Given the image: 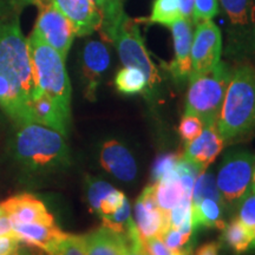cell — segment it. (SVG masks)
Returning <instances> with one entry per match:
<instances>
[{"label": "cell", "instance_id": "1", "mask_svg": "<svg viewBox=\"0 0 255 255\" xmlns=\"http://www.w3.org/2000/svg\"><path fill=\"white\" fill-rule=\"evenodd\" d=\"M34 89L27 38L19 21L0 23V108L17 126L32 123Z\"/></svg>", "mask_w": 255, "mask_h": 255}, {"label": "cell", "instance_id": "2", "mask_svg": "<svg viewBox=\"0 0 255 255\" xmlns=\"http://www.w3.org/2000/svg\"><path fill=\"white\" fill-rule=\"evenodd\" d=\"M64 137L60 132L41 124H21L14 136V157L31 171L65 167L70 163V154Z\"/></svg>", "mask_w": 255, "mask_h": 255}, {"label": "cell", "instance_id": "3", "mask_svg": "<svg viewBox=\"0 0 255 255\" xmlns=\"http://www.w3.org/2000/svg\"><path fill=\"white\" fill-rule=\"evenodd\" d=\"M216 128L223 141L255 128V68L251 64H241L232 71Z\"/></svg>", "mask_w": 255, "mask_h": 255}, {"label": "cell", "instance_id": "4", "mask_svg": "<svg viewBox=\"0 0 255 255\" xmlns=\"http://www.w3.org/2000/svg\"><path fill=\"white\" fill-rule=\"evenodd\" d=\"M34 91L50 97L66 116L71 114V84L65 69V59L46 44L34 31L27 38Z\"/></svg>", "mask_w": 255, "mask_h": 255}, {"label": "cell", "instance_id": "5", "mask_svg": "<svg viewBox=\"0 0 255 255\" xmlns=\"http://www.w3.org/2000/svg\"><path fill=\"white\" fill-rule=\"evenodd\" d=\"M233 70L220 62L214 69L189 79L186 114L194 115L206 127H216Z\"/></svg>", "mask_w": 255, "mask_h": 255}, {"label": "cell", "instance_id": "6", "mask_svg": "<svg viewBox=\"0 0 255 255\" xmlns=\"http://www.w3.org/2000/svg\"><path fill=\"white\" fill-rule=\"evenodd\" d=\"M109 41L115 44L120 59L124 66H133L144 72L148 88L146 91L152 92L161 82L158 70L151 62L144 40L137 26L136 20L126 14L121 23L117 25L109 38Z\"/></svg>", "mask_w": 255, "mask_h": 255}, {"label": "cell", "instance_id": "7", "mask_svg": "<svg viewBox=\"0 0 255 255\" xmlns=\"http://www.w3.org/2000/svg\"><path fill=\"white\" fill-rule=\"evenodd\" d=\"M255 156L248 151H237L226 156L219 170L218 184L222 202L235 206L252 190Z\"/></svg>", "mask_w": 255, "mask_h": 255}, {"label": "cell", "instance_id": "8", "mask_svg": "<svg viewBox=\"0 0 255 255\" xmlns=\"http://www.w3.org/2000/svg\"><path fill=\"white\" fill-rule=\"evenodd\" d=\"M222 49L221 32L213 20L196 25L191 43V72L189 79L209 72L220 63Z\"/></svg>", "mask_w": 255, "mask_h": 255}, {"label": "cell", "instance_id": "9", "mask_svg": "<svg viewBox=\"0 0 255 255\" xmlns=\"http://www.w3.org/2000/svg\"><path fill=\"white\" fill-rule=\"evenodd\" d=\"M33 31L66 59L76 33L71 23L52 2L40 6Z\"/></svg>", "mask_w": 255, "mask_h": 255}, {"label": "cell", "instance_id": "10", "mask_svg": "<svg viewBox=\"0 0 255 255\" xmlns=\"http://www.w3.org/2000/svg\"><path fill=\"white\" fill-rule=\"evenodd\" d=\"M135 225L142 240L161 238L169 228L168 215L162 212L156 200L154 183L145 187L136 201Z\"/></svg>", "mask_w": 255, "mask_h": 255}, {"label": "cell", "instance_id": "11", "mask_svg": "<svg viewBox=\"0 0 255 255\" xmlns=\"http://www.w3.org/2000/svg\"><path fill=\"white\" fill-rule=\"evenodd\" d=\"M71 23L76 36H90L101 30L103 15L95 0H50Z\"/></svg>", "mask_w": 255, "mask_h": 255}, {"label": "cell", "instance_id": "12", "mask_svg": "<svg viewBox=\"0 0 255 255\" xmlns=\"http://www.w3.org/2000/svg\"><path fill=\"white\" fill-rule=\"evenodd\" d=\"M0 210L11 220L12 226L19 223L56 225L55 219L45 205L31 194H19L2 201Z\"/></svg>", "mask_w": 255, "mask_h": 255}, {"label": "cell", "instance_id": "13", "mask_svg": "<svg viewBox=\"0 0 255 255\" xmlns=\"http://www.w3.org/2000/svg\"><path fill=\"white\" fill-rule=\"evenodd\" d=\"M110 64V55L107 46L97 40H91L84 46L82 56L83 77L85 81V96L94 101L103 73Z\"/></svg>", "mask_w": 255, "mask_h": 255}, {"label": "cell", "instance_id": "14", "mask_svg": "<svg viewBox=\"0 0 255 255\" xmlns=\"http://www.w3.org/2000/svg\"><path fill=\"white\" fill-rule=\"evenodd\" d=\"M225 141L216 127H205L197 138L188 143L182 157L205 171L222 151Z\"/></svg>", "mask_w": 255, "mask_h": 255}, {"label": "cell", "instance_id": "15", "mask_svg": "<svg viewBox=\"0 0 255 255\" xmlns=\"http://www.w3.org/2000/svg\"><path fill=\"white\" fill-rule=\"evenodd\" d=\"M227 21L238 38L255 43V0H220Z\"/></svg>", "mask_w": 255, "mask_h": 255}, {"label": "cell", "instance_id": "16", "mask_svg": "<svg viewBox=\"0 0 255 255\" xmlns=\"http://www.w3.org/2000/svg\"><path fill=\"white\" fill-rule=\"evenodd\" d=\"M170 30L175 49V59L171 63L170 70L175 78L184 81L189 78L191 72L190 51L194 36L193 23L182 18L171 25Z\"/></svg>", "mask_w": 255, "mask_h": 255}, {"label": "cell", "instance_id": "17", "mask_svg": "<svg viewBox=\"0 0 255 255\" xmlns=\"http://www.w3.org/2000/svg\"><path fill=\"white\" fill-rule=\"evenodd\" d=\"M101 164L108 173L124 182L136 177L137 167L132 155L117 141L105 142L101 150Z\"/></svg>", "mask_w": 255, "mask_h": 255}, {"label": "cell", "instance_id": "18", "mask_svg": "<svg viewBox=\"0 0 255 255\" xmlns=\"http://www.w3.org/2000/svg\"><path fill=\"white\" fill-rule=\"evenodd\" d=\"M12 233L21 244L36 247L44 253L52 250L65 237L57 225H41V223H19L12 226Z\"/></svg>", "mask_w": 255, "mask_h": 255}, {"label": "cell", "instance_id": "19", "mask_svg": "<svg viewBox=\"0 0 255 255\" xmlns=\"http://www.w3.org/2000/svg\"><path fill=\"white\" fill-rule=\"evenodd\" d=\"M31 120L32 123L49 127L66 136L70 117L63 113L55 102L39 91H34L31 100Z\"/></svg>", "mask_w": 255, "mask_h": 255}, {"label": "cell", "instance_id": "20", "mask_svg": "<svg viewBox=\"0 0 255 255\" xmlns=\"http://www.w3.org/2000/svg\"><path fill=\"white\" fill-rule=\"evenodd\" d=\"M81 240L87 255H127L124 235L104 226L81 235Z\"/></svg>", "mask_w": 255, "mask_h": 255}, {"label": "cell", "instance_id": "21", "mask_svg": "<svg viewBox=\"0 0 255 255\" xmlns=\"http://www.w3.org/2000/svg\"><path fill=\"white\" fill-rule=\"evenodd\" d=\"M155 195L159 208L165 214H169L171 209L180 205L186 199H191L184 189L182 182L178 177L159 180L154 183Z\"/></svg>", "mask_w": 255, "mask_h": 255}, {"label": "cell", "instance_id": "22", "mask_svg": "<svg viewBox=\"0 0 255 255\" xmlns=\"http://www.w3.org/2000/svg\"><path fill=\"white\" fill-rule=\"evenodd\" d=\"M193 205V203H191ZM221 203L213 199H203L193 205V218L196 227L223 229L225 221L222 219Z\"/></svg>", "mask_w": 255, "mask_h": 255}, {"label": "cell", "instance_id": "23", "mask_svg": "<svg viewBox=\"0 0 255 255\" xmlns=\"http://www.w3.org/2000/svg\"><path fill=\"white\" fill-rule=\"evenodd\" d=\"M223 240L235 253L241 254L254 248L252 232L239 219H235L223 227Z\"/></svg>", "mask_w": 255, "mask_h": 255}, {"label": "cell", "instance_id": "24", "mask_svg": "<svg viewBox=\"0 0 255 255\" xmlns=\"http://www.w3.org/2000/svg\"><path fill=\"white\" fill-rule=\"evenodd\" d=\"M115 85L117 90L126 95H135L146 91L148 82L144 72L133 66H124L115 77Z\"/></svg>", "mask_w": 255, "mask_h": 255}, {"label": "cell", "instance_id": "25", "mask_svg": "<svg viewBox=\"0 0 255 255\" xmlns=\"http://www.w3.org/2000/svg\"><path fill=\"white\" fill-rule=\"evenodd\" d=\"M95 2L103 15V24L101 27L102 36L109 40L111 33L126 15L123 0H95Z\"/></svg>", "mask_w": 255, "mask_h": 255}, {"label": "cell", "instance_id": "26", "mask_svg": "<svg viewBox=\"0 0 255 255\" xmlns=\"http://www.w3.org/2000/svg\"><path fill=\"white\" fill-rule=\"evenodd\" d=\"M182 18L178 0H155L151 13L145 21L149 24H161L170 27Z\"/></svg>", "mask_w": 255, "mask_h": 255}, {"label": "cell", "instance_id": "27", "mask_svg": "<svg viewBox=\"0 0 255 255\" xmlns=\"http://www.w3.org/2000/svg\"><path fill=\"white\" fill-rule=\"evenodd\" d=\"M203 199H213L223 203L215 177L212 174L206 173V170L202 171L195 180L193 194H191V203L195 205Z\"/></svg>", "mask_w": 255, "mask_h": 255}, {"label": "cell", "instance_id": "28", "mask_svg": "<svg viewBox=\"0 0 255 255\" xmlns=\"http://www.w3.org/2000/svg\"><path fill=\"white\" fill-rule=\"evenodd\" d=\"M101 219L104 227L109 228L116 233H120V234H126L130 226L133 223L129 201L127 199L119 210H116V212L110 215L102 216Z\"/></svg>", "mask_w": 255, "mask_h": 255}, {"label": "cell", "instance_id": "29", "mask_svg": "<svg viewBox=\"0 0 255 255\" xmlns=\"http://www.w3.org/2000/svg\"><path fill=\"white\" fill-rule=\"evenodd\" d=\"M180 157V155L175 154L159 156L155 161L154 168H152V180H154V183L159 180L178 177L176 168Z\"/></svg>", "mask_w": 255, "mask_h": 255}, {"label": "cell", "instance_id": "30", "mask_svg": "<svg viewBox=\"0 0 255 255\" xmlns=\"http://www.w3.org/2000/svg\"><path fill=\"white\" fill-rule=\"evenodd\" d=\"M115 188L100 178H89L87 184V200L91 212L98 213L101 201Z\"/></svg>", "mask_w": 255, "mask_h": 255}, {"label": "cell", "instance_id": "31", "mask_svg": "<svg viewBox=\"0 0 255 255\" xmlns=\"http://www.w3.org/2000/svg\"><path fill=\"white\" fill-rule=\"evenodd\" d=\"M238 219L253 234L255 248V190L252 189L239 203Z\"/></svg>", "mask_w": 255, "mask_h": 255}, {"label": "cell", "instance_id": "32", "mask_svg": "<svg viewBox=\"0 0 255 255\" xmlns=\"http://www.w3.org/2000/svg\"><path fill=\"white\" fill-rule=\"evenodd\" d=\"M46 255H87L81 240V235L66 234Z\"/></svg>", "mask_w": 255, "mask_h": 255}, {"label": "cell", "instance_id": "33", "mask_svg": "<svg viewBox=\"0 0 255 255\" xmlns=\"http://www.w3.org/2000/svg\"><path fill=\"white\" fill-rule=\"evenodd\" d=\"M205 127V123L199 117L194 116V115L184 114L182 120H181L180 127H178V131H180V135L186 142V144H188L202 133Z\"/></svg>", "mask_w": 255, "mask_h": 255}, {"label": "cell", "instance_id": "34", "mask_svg": "<svg viewBox=\"0 0 255 255\" xmlns=\"http://www.w3.org/2000/svg\"><path fill=\"white\" fill-rule=\"evenodd\" d=\"M218 13L219 0H195L191 21L193 25H197L202 21L213 20V18Z\"/></svg>", "mask_w": 255, "mask_h": 255}, {"label": "cell", "instance_id": "35", "mask_svg": "<svg viewBox=\"0 0 255 255\" xmlns=\"http://www.w3.org/2000/svg\"><path fill=\"white\" fill-rule=\"evenodd\" d=\"M162 240L167 246L175 252H186L189 251L186 246L190 241L191 237L186 235L180 229L169 227L163 235L161 237Z\"/></svg>", "mask_w": 255, "mask_h": 255}, {"label": "cell", "instance_id": "36", "mask_svg": "<svg viewBox=\"0 0 255 255\" xmlns=\"http://www.w3.org/2000/svg\"><path fill=\"white\" fill-rule=\"evenodd\" d=\"M126 200H127V196L124 195V193H122L121 190H117V189L111 190L110 193L101 201L97 214L100 215L101 218L102 216L113 214V213L116 212V210H119L121 207H122L123 202Z\"/></svg>", "mask_w": 255, "mask_h": 255}, {"label": "cell", "instance_id": "37", "mask_svg": "<svg viewBox=\"0 0 255 255\" xmlns=\"http://www.w3.org/2000/svg\"><path fill=\"white\" fill-rule=\"evenodd\" d=\"M143 246L148 255H188L190 254L189 251L186 252H175L170 250L163 240L158 237H152L148 239H143Z\"/></svg>", "mask_w": 255, "mask_h": 255}, {"label": "cell", "instance_id": "38", "mask_svg": "<svg viewBox=\"0 0 255 255\" xmlns=\"http://www.w3.org/2000/svg\"><path fill=\"white\" fill-rule=\"evenodd\" d=\"M194 1L195 0H178L180 4L181 13H182L183 19L191 21V17H193V9H194ZM193 23V21H191Z\"/></svg>", "mask_w": 255, "mask_h": 255}, {"label": "cell", "instance_id": "39", "mask_svg": "<svg viewBox=\"0 0 255 255\" xmlns=\"http://www.w3.org/2000/svg\"><path fill=\"white\" fill-rule=\"evenodd\" d=\"M195 255H219V245L216 242L203 245L202 247L197 250Z\"/></svg>", "mask_w": 255, "mask_h": 255}, {"label": "cell", "instance_id": "40", "mask_svg": "<svg viewBox=\"0 0 255 255\" xmlns=\"http://www.w3.org/2000/svg\"><path fill=\"white\" fill-rule=\"evenodd\" d=\"M12 231V222L5 214L0 215V235L7 234Z\"/></svg>", "mask_w": 255, "mask_h": 255}, {"label": "cell", "instance_id": "41", "mask_svg": "<svg viewBox=\"0 0 255 255\" xmlns=\"http://www.w3.org/2000/svg\"><path fill=\"white\" fill-rule=\"evenodd\" d=\"M17 8H23L27 5L37 4V0H11Z\"/></svg>", "mask_w": 255, "mask_h": 255}, {"label": "cell", "instance_id": "42", "mask_svg": "<svg viewBox=\"0 0 255 255\" xmlns=\"http://www.w3.org/2000/svg\"><path fill=\"white\" fill-rule=\"evenodd\" d=\"M12 255H33V253L28 250L27 246H25V245H19L17 250L13 252V254Z\"/></svg>", "mask_w": 255, "mask_h": 255}, {"label": "cell", "instance_id": "43", "mask_svg": "<svg viewBox=\"0 0 255 255\" xmlns=\"http://www.w3.org/2000/svg\"><path fill=\"white\" fill-rule=\"evenodd\" d=\"M49 2H51L50 0H37V4H39V6L45 5V4H49Z\"/></svg>", "mask_w": 255, "mask_h": 255}, {"label": "cell", "instance_id": "44", "mask_svg": "<svg viewBox=\"0 0 255 255\" xmlns=\"http://www.w3.org/2000/svg\"><path fill=\"white\" fill-rule=\"evenodd\" d=\"M252 189L255 190V168H254V175H253V186H252Z\"/></svg>", "mask_w": 255, "mask_h": 255}, {"label": "cell", "instance_id": "45", "mask_svg": "<svg viewBox=\"0 0 255 255\" xmlns=\"http://www.w3.org/2000/svg\"><path fill=\"white\" fill-rule=\"evenodd\" d=\"M2 214V212H1V210H0V215H1Z\"/></svg>", "mask_w": 255, "mask_h": 255}, {"label": "cell", "instance_id": "46", "mask_svg": "<svg viewBox=\"0 0 255 255\" xmlns=\"http://www.w3.org/2000/svg\"><path fill=\"white\" fill-rule=\"evenodd\" d=\"M188 255H190V254H188Z\"/></svg>", "mask_w": 255, "mask_h": 255}]
</instances>
